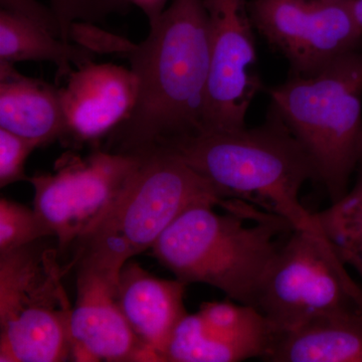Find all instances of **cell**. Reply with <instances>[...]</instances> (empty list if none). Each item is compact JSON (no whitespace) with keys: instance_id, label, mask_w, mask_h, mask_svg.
Instances as JSON below:
<instances>
[{"instance_id":"6da1fadb","label":"cell","mask_w":362,"mask_h":362,"mask_svg":"<svg viewBox=\"0 0 362 362\" xmlns=\"http://www.w3.org/2000/svg\"><path fill=\"white\" fill-rule=\"evenodd\" d=\"M146 39L120 56L137 76V103L100 148L141 156L206 128L209 44L204 0H171Z\"/></svg>"},{"instance_id":"7a4b0ae2","label":"cell","mask_w":362,"mask_h":362,"mask_svg":"<svg viewBox=\"0 0 362 362\" xmlns=\"http://www.w3.org/2000/svg\"><path fill=\"white\" fill-rule=\"evenodd\" d=\"M214 206L199 202L185 209L154 243L152 255L185 284L209 285L254 306L267 269L294 226L240 199L225 214Z\"/></svg>"},{"instance_id":"3957f363","label":"cell","mask_w":362,"mask_h":362,"mask_svg":"<svg viewBox=\"0 0 362 362\" xmlns=\"http://www.w3.org/2000/svg\"><path fill=\"white\" fill-rule=\"evenodd\" d=\"M157 149L185 161L226 199L261 207L289 221L294 228L315 223L299 199L305 183L317 180L315 168L275 112L252 129L204 130Z\"/></svg>"},{"instance_id":"277c9868","label":"cell","mask_w":362,"mask_h":362,"mask_svg":"<svg viewBox=\"0 0 362 362\" xmlns=\"http://www.w3.org/2000/svg\"><path fill=\"white\" fill-rule=\"evenodd\" d=\"M143 161L129 187L99 226L73 247L65 266L97 272L118 283L122 267L151 249L188 207L199 202L223 206L220 190L177 156L157 149Z\"/></svg>"},{"instance_id":"5b68a950","label":"cell","mask_w":362,"mask_h":362,"mask_svg":"<svg viewBox=\"0 0 362 362\" xmlns=\"http://www.w3.org/2000/svg\"><path fill=\"white\" fill-rule=\"evenodd\" d=\"M272 111L310 157L331 204L349 192L362 163V52L269 90Z\"/></svg>"},{"instance_id":"8992f818","label":"cell","mask_w":362,"mask_h":362,"mask_svg":"<svg viewBox=\"0 0 362 362\" xmlns=\"http://www.w3.org/2000/svg\"><path fill=\"white\" fill-rule=\"evenodd\" d=\"M47 239V238H45ZM45 239L0 255V361L71 358L73 308L58 247Z\"/></svg>"},{"instance_id":"52a82bcc","label":"cell","mask_w":362,"mask_h":362,"mask_svg":"<svg viewBox=\"0 0 362 362\" xmlns=\"http://www.w3.org/2000/svg\"><path fill=\"white\" fill-rule=\"evenodd\" d=\"M346 266L316 221L294 228L267 269L254 306L277 335L317 317H362V286Z\"/></svg>"},{"instance_id":"ba28073f","label":"cell","mask_w":362,"mask_h":362,"mask_svg":"<svg viewBox=\"0 0 362 362\" xmlns=\"http://www.w3.org/2000/svg\"><path fill=\"white\" fill-rule=\"evenodd\" d=\"M143 156L95 148L87 156L69 149L52 173L30 177L35 211L57 240L59 255L73 250L111 213L141 165Z\"/></svg>"},{"instance_id":"9c48e42d","label":"cell","mask_w":362,"mask_h":362,"mask_svg":"<svg viewBox=\"0 0 362 362\" xmlns=\"http://www.w3.org/2000/svg\"><path fill=\"white\" fill-rule=\"evenodd\" d=\"M249 9L255 28L284 54L294 75H315L361 49L352 0H252Z\"/></svg>"},{"instance_id":"30bf717a","label":"cell","mask_w":362,"mask_h":362,"mask_svg":"<svg viewBox=\"0 0 362 362\" xmlns=\"http://www.w3.org/2000/svg\"><path fill=\"white\" fill-rule=\"evenodd\" d=\"M204 4L211 59L204 130L240 129L262 88L249 4L247 0H204Z\"/></svg>"},{"instance_id":"8fae6325","label":"cell","mask_w":362,"mask_h":362,"mask_svg":"<svg viewBox=\"0 0 362 362\" xmlns=\"http://www.w3.org/2000/svg\"><path fill=\"white\" fill-rule=\"evenodd\" d=\"M277 331L256 307L204 302L175 328L162 362H238L266 358Z\"/></svg>"},{"instance_id":"7c38bea8","label":"cell","mask_w":362,"mask_h":362,"mask_svg":"<svg viewBox=\"0 0 362 362\" xmlns=\"http://www.w3.org/2000/svg\"><path fill=\"white\" fill-rule=\"evenodd\" d=\"M137 76L130 69L95 62L74 69L59 88L66 120L62 144L78 150L100 148L129 118L137 103Z\"/></svg>"},{"instance_id":"4fadbf2b","label":"cell","mask_w":362,"mask_h":362,"mask_svg":"<svg viewBox=\"0 0 362 362\" xmlns=\"http://www.w3.org/2000/svg\"><path fill=\"white\" fill-rule=\"evenodd\" d=\"M71 340L75 361L153 362L121 311L117 284L97 272L77 269Z\"/></svg>"},{"instance_id":"5bb4252c","label":"cell","mask_w":362,"mask_h":362,"mask_svg":"<svg viewBox=\"0 0 362 362\" xmlns=\"http://www.w3.org/2000/svg\"><path fill=\"white\" fill-rule=\"evenodd\" d=\"M187 284L151 275L128 261L121 269L117 298L126 320L153 362H162L175 328L187 315Z\"/></svg>"},{"instance_id":"9a60e30c","label":"cell","mask_w":362,"mask_h":362,"mask_svg":"<svg viewBox=\"0 0 362 362\" xmlns=\"http://www.w3.org/2000/svg\"><path fill=\"white\" fill-rule=\"evenodd\" d=\"M0 128L40 147L62 142L66 120L59 88L0 64Z\"/></svg>"},{"instance_id":"2e32d148","label":"cell","mask_w":362,"mask_h":362,"mask_svg":"<svg viewBox=\"0 0 362 362\" xmlns=\"http://www.w3.org/2000/svg\"><path fill=\"white\" fill-rule=\"evenodd\" d=\"M264 361L362 362V317H317L280 333Z\"/></svg>"},{"instance_id":"e0dca14e","label":"cell","mask_w":362,"mask_h":362,"mask_svg":"<svg viewBox=\"0 0 362 362\" xmlns=\"http://www.w3.org/2000/svg\"><path fill=\"white\" fill-rule=\"evenodd\" d=\"M95 52L84 45L59 39L47 26L21 14L0 9V64L51 62L64 80L74 70L95 62Z\"/></svg>"},{"instance_id":"ac0fdd59","label":"cell","mask_w":362,"mask_h":362,"mask_svg":"<svg viewBox=\"0 0 362 362\" xmlns=\"http://www.w3.org/2000/svg\"><path fill=\"white\" fill-rule=\"evenodd\" d=\"M356 171L354 188L313 218L342 261L362 278V163Z\"/></svg>"},{"instance_id":"d6986e66","label":"cell","mask_w":362,"mask_h":362,"mask_svg":"<svg viewBox=\"0 0 362 362\" xmlns=\"http://www.w3.org/2000/svg\"><path fill=\"white\" fill-rule=\"evenodd\" d=\"M54 238L35 209L1 197L0 199V255L37 240Z\"/></svg>"},{"instance_id":"ffe728a7","label":"cell","mask_w":362,"mask_h":362,"mask_svg":"<svg viewBox=\"0 0 362 362\" xmlns=\"http://www.w3.org/2000/svg\"><path fill=\"white\" fill-rule=\"evenodd\" d=\"M51 8L58 18L62 40L65 42H71L74 23H101L112 13L128 11L118 0H51Z\"/></svg>"},{"instance_id":"44dd1931","label":"cell","mask_w":362,"mask_h":362,"mask_svg":"<svg viewBox=\"0 0 362 362\" xmlns=\"http://www.w3.org/2000/svg\"><path fill=\"white\" fill-rule=\"evenodd\" d=\"M40 145L0 128V187L30 180L25 175V162Z\"/></svg>"},{"instance_id":"7402d4cb","label":"cell","mask_w":362,"mask_h":362,"mask_svg":"<svg viewBox=\"0 0 362 362\" xmlns=\"http://www.w3.org/2000/svg\"><path fill=\"white\" fill-rule=\"evenodd\" d=\"M118 1L127 8H130L131 6H135L141 9L146 16L150 25L156 23L162 13L165 11L169 0H118Z\"/></svg>"},{"instance_id":"603a6c76","label":"cell","mask_w":362,"mask_h":362,"mask_svg":"<svg viewBox=\"0 0 362 362\" xmlns=\"http://www.w3.org/2000/svg\"><path fill=\"white\" fill-rule=\"evenodd\" d=\"M352 11L362 35V0H352Z\"/></svg>"}]
</instances>
